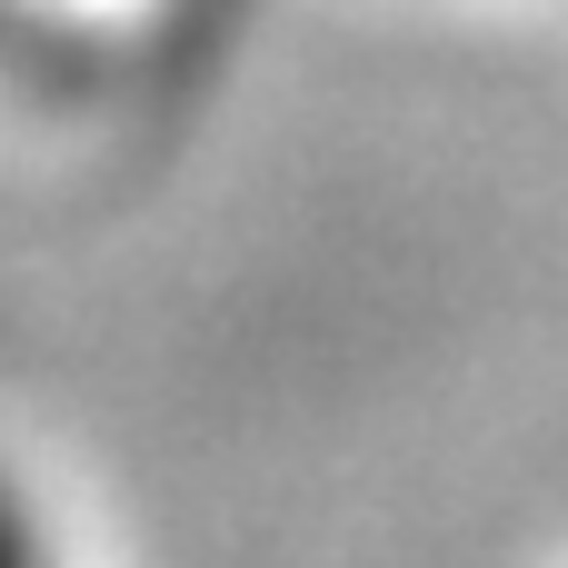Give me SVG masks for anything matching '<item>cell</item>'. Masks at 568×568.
<instances>
[{
  "instance_id": "6da1fadb",
  "label": "cell",
  "mask_w": 568,
  "mask_h": 568,
  "mask_svg": "<svg viewBox=\"0 0 568 568\" xmlns=\"http://www.w3.org/2000/svg\"><path fill=\"white\" fill-rule=\"evenodd\" d=\"M0 568H70V539L20 459H0Z\"/></svg>"
}]
</instances>
